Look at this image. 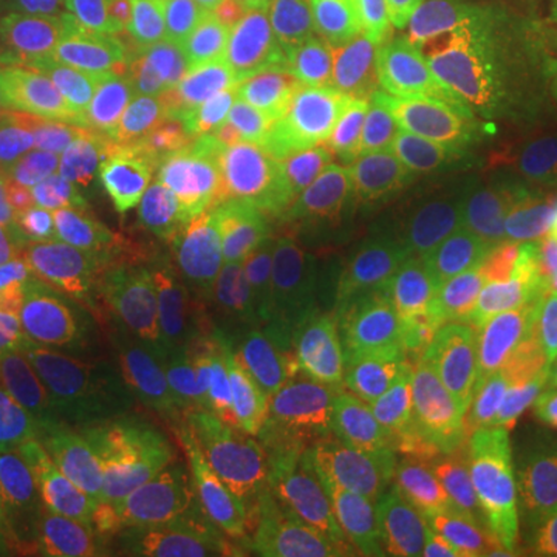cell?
I'll return each instance as SVG.
<instances>
[{
    "instance_id": "cell-1",
    "label": "cell",
    "mask_w": 557,
    "mask_h": 557,
    "mask_svg": "<svg viewBox=\"0 0 557 557\" xmlns=\"http://www.w3.org/2000/svg\"><path fill=\"white\" fill-rule=\"evenodd\" d=\"M449 295L428 267L397 270L313 335V359L354 391L379 443L440 406L437 317Z\"/></svg>"
},
{
    "instance_id": "cell-2",
    "label": "cell",
    "mask_w": 557,
    "mask_h": 557,
    "mask_svg": "<svg viewBox=\"0 0 557 557\" xmlns=\"http://www.w3.org/2000/svg\"><path fill=\"white\" fill-rule=\"evenodd\" d=\"M443 387L449 399L496 403L533 431L557 434V319L520 288L478 282L440 307Z\"/></svg>"
},
{
    "instance_id": "cell-3",
    "label": "cell",
    "mask_w": 557,
    "mask_h": 557,
    "mask_svg": "<svg viewBox=\"0 0 557 557\" xmlns=\"http://www.w3.org/2000/svg\"><path fill=\"white\" fill-rule=\"evenodd\" d=\"M449 124L486 161L530 139L557 137V81L536 35V0H498L490 32L461 57Z\"/></svg>"
},
{
    "instance_id": "cell-4",
    "label": "cell",
    "mask_w": 557,
    "mask_h": 557,
    "mask_svg": "<svg viewBox=\"0 0 557 557\" xmlns=\"http://www.w3.org/2000/svg\"><path fill=\"white\" fill-rule=\"evenodd\" d=\"M273 87L245 84L230 69H208L164 57L134 25V53L121 75L106 115L131 131L186 149H255Z\"/></svg>"
},
{
    "instance_id": "cell-5",
    "label": "cell",
    "mask_w": 557,
    "mask_h": 557,
    "mask_svg": "<svg viewBox=\"0 0 557 557\" xmlns=\"http://www.w3.org/2000/svg\"><path fill=\"white\" fill-rule=\"evenodd\" d=\"M134 53V25L72 32L20 25L0 40V121L10 131L60 134L69 121L102 115Z\"/></svg>"
},
{
    "instance_id": "cell-6",
    "label": "cell",
    "mask_w": 557,
    "mask_h": 557,
    "mask_svg": "<svg viewBox=\"0 0 557 557\" xmlns=\"http://www.w3.org/2000/svg\"><path fill=\"white\" fill-rule=\"evenodd\" d=\"M0 174L13 218L171 255L168 236L139 214L106 161L81 143L16 131L0 139Z\"/></svg>"
},
{
    "instance_id": "cell-7",
    "label": "cell",
    "mask_w": 557,
    "mask_h": 557,
    "mask_svg": "<svg viewBox=\"0 0 557 557\" xmlns=\"http://www.w3.org/2000/svg\"><path fill=\"white\" fill-rule=\"evenodd\" d=\"M347 527L366 557H434L446 533L443 478L428 418L384 437L341 480Z\"/></svg>"
},
{
    "instance_id": "cell-8",
    "label": "cell",
    "mask_w": 557,
    "mask_h": 557,
    "mask_svg": "<svg viewBox=\"0 0 557 557\" xmlns=\"http://www.w3.org/2000/svg\"><path fill=\"white\" fill-rule=\"evenodd\" d=\"M40 515L75 557H201L223 530L199 508L152 496L119 478L57 483Z\"/></svg>"
},
{
    "instance_id": "cell-9",
    "label": "cell",
    "mask_w": 557,
    "mask_h": 557,
    "mask_svg": "<svg viewBox=\"0 0 557 557\" xmlns=\"http://www.w3.org/2000/svg\"><path fill=\"white\" fill-rule=\"evenodd\" d=\"M424 418L434 437L449 527L486 523L498 505L539 474L536 431L505 406L449 399Z\"/></svg>"
},
{
    "instance_id": "cell-10",
    "label": "cell",
    "mask_w": 557,
    "mask_h": 557,
    "mask_svg": "<svg viewBox=\"0 0 557 557\" xmlns=\"http://www.w3.org/2000/svg\"><path fill=\"white\" fill-rule=\"evenodd\" d=\"M307 341L310 332L263 295L230 285L218 313L201 325L199 359L239 428L276 409L298 375Z\"/></svg>"
},
{
    "instance_id": "cell-11",
    "label": "cell",
    "mask_w": 557,
    "mask_h": 557,
    "mask_svg": "<svg viewBox=\"0 0 557 557\" xmlns=\"http://www.w3.org/2000/svg\"><path fill=\"white\" fill-rule=\"evenodd\" d=\"M270 177L251 149L214 146L199 161L171 223V255L226 278L242 233L267 196Z\"/></svg>"
},
{
    "instance_id": "cell-12",
    "label": "cell",
    "mask_w": 557,
    "mask_h": 557,
    "mask_svg": "<svg viewBox=\"0 0 557 557\" xmlns=\"http://www.w3.org/2000/svg\"><path fill=\"white\" fill-rule=\"evenodd\" d=\"M230 282L174 258L124 304L119 350L171 379L193 354L201 325L218 313Z\"/></svg>"
},
{
    "instance_id": "cell-13",
    "label": "cell",
    "mask_w": 557,
    "mask_h": 557,
    "mask_svg": "<svg viewBox=\"0 0 557 557\" xmlns=\"http://www.w3.org/2000/svg\"><path fill=\"white\" fill-rule=\"evenodd\" d=\"M276 412L282 449L332 483H341L379 446L354 391L317 359L292 379Z\"/></svg>"
},
{
    "instance_id": "cell-14",
    "label": "cell",
    "mask_w": 557,
    "mask_h": 557,
    "mask_svg": "<svg viewBox=\"0 0 557 557\" xmlns=\"http://www.w3.org/2000/svg\"><path fill=\"white\" fill-rule=\"evenodd\" d=\"M474 168L478 159L471 146L461 139L449 119L416 124L394 137L379 139V146L347 177L359 211L354 236H359L372 220L394 214L440 183L471 174Z\"/></svg>"
},
{
    "instance_id": "cell-15",
    "label": "cell",
    "mask_w": 557,
    "mask_h": 557,
    "mask_svg": "<svg viewBox=\"0 0 557 557\" xmlns=\"http://www.w3.org/2000/svg\"><path fill=\"white\" fill-rule=\"evenodd\" d=\"M53 137L72 139L87 149H94L106 168L115 174L121 189L137 205V211L149 220L159 233L168 236L171 223L177 218L180 205L186 199V189L199 161L214 149H186L164 139L149 137L115 124L106 112L90 119L69 121ZM171 242V236H168Z\"/></svg>"
},
{
    "instance_id": "cell-16",
    "label": "cell",
    "mask_w": 557,
    "mask_h": 557,
    "mask_svg": "<svg viewBox=\"0 0 557 557\" xmlns=\"http://www.w3.org/2000/svg\"><path fill=\"white\" fill-rule=\"evenodd\" d=\"M332 236V220L319 193L276 189L260 201L248 230L242 233L226 282L245 295L270 292L313 258Z\"/></svg>"
},
{
    "instance_id": "cell-17",
    "label": "cell",
    "mask_w": 557,
    "mask_h": 557,
    "mask_svg": "<svg viewBox=\"0 0 557 557\" xmlns=\"http://www.w3.org/2000/svg\"><path fill=\"white\" fill-rule=\"evenodd\" d=\"M458 65L461 57L443 47L424 22H412L397 50L366 87L379 139L446 119L456 94Z\"/></svg>"
},
{
    "instance_id": "cell-18",
    "label": "cell",
    "mask_w": 557,
    "mask_h": 557,
    "mask_svg": "<svg viewBox=\"0 0 557 557\" xmlns=\"http://www.w3.org/2000/svg\"><path fill=\"white\" fill-rule=\"evenodd\" d=\"M384 273L357 236H332L282 285L260 292L273 307L300 322L310 338L344 307L379 292Z\"/></svg>"
},
{
    "instance_id": "cell-19",
    "label": "cell",
    "mask_w": 557,
    "mask_h": 557,
    "mask_svg": "<svg viewBox=\"0 0 557 557\" xmlns=\"http://www.w3.org/2000/svg\"><path fill=\"white\" fill-rule=\"evenodd\" d=\"M28 236L50 251L69 273L72 298L94 300L106 307H121L137 295L139 288L174 260L156 248H143L131 242H109L69 233L47 223H25Z\"/></svg>"
},
{
    "instance_id": "cell-20",
    "label": "cell",
    "mask_w": 557,
    "mask_h": 557,
    "mask_svg": "<svg viewBox=\"0 0 557 557\" xmlns=\"http://www.w3.org/2000/svg\"><path fill=\"white\" fill-rule=\"evenodd\" d=\"M474 174V171H471ZM471 174L446 180L431 193L418 196L406 208L387 218L372 220L357 239L366 242L369 255L384 273H397L409 267H424L437 258L446 245H453L458 220L465 214L474 183Z\"/></svg>"
},
{
    "instance_id": "cell-21",
    "label": "cell",
    "mask_w": 557,
    "mask_h": 557,
    "mask_svg": "<svg viewBox=\"0 0 557 557\" xmlns=\"http://www.w3.org/2000/svg\"><path fill=\"white\" fill-rule=\"evenodd\" d=\"M255 62L282 97L329 78L332 40L325 0H263V38Z\"/></svg>"
},
{
    "instance_id": "cell-22",
    "label": "cell",
    "mask_w": 557,
    "mask_h": 557,
    "mask_svg": "<svg viewBox=\"0 0 557 557\" xmlns=\"http://www.w3.org/2000/svg\"><path fill=\"white\" fill-rule=\"evenodd\" d=\"M474 196L527 223L542 239L557 236V137L530 139L480 161Z\"/></svg>"
},
{
    "instance_id": "cell-23",
    "label": "cell",
    "mask_w": 557,
    "mask_h": 557,
    "mask_svg": "<svg viewBox=\"0 0 557 557\" xmlns=\"http://www.w3.org/2000/svg\"><path fill=\"white\" fill-rule=\"evenodd\" d=\"M285 106L307 131V137L313 139L332 174V183L350 177L359 161L379 146V127L366 102V90L335 75L317 81L298 94H288Z\"/></svg>"
},
{
    "instance_id": "cell-24",
    "label": "cell",
    "mask_w": 557,
    "mask_h": 557,
    "mask_svg": "<svg viewBox=\"0 0 557 557\" xmlns=\"http://www.w3.org/2000/svg\"><path fill=\"white\" fill-rule=\"evenodd\" d=\"M69 409L81 416L112 421L121 416L174 418V399L161 379L124 350H100L62 375Z\"/></svg>"
},
{
    "instance_id": "cell-25",
    "label": "cell",
    "mask_w": 557,
    "mask_h": 557,
    "mask_svg": "<svg viewBox=\"0 0 557 557\" xmlns=\"http://www.w3.org/2000/svg\"><path fill=\"white\" fill-rule=\"evenodd\" d=\"M119 319L115 307L94 300L53 304L13 338V357L62 379L119 338Z\"/></svg>"
},
{
    "instance_id": "cell-26",
    "label": "cell",
    "mask_w": 557,
    "mask_h": 557,
    "mask_svg": "<svg viewBox=\"0 0 557 557\" xmlns=\"http://www.w3.org/2000/svg\"><path fill=\"white\" fill-rule=\"evenodd\" d=\"M325 7L332 75L366 90L397 50L412 20H406L391 0H325Z\"/></svg>"
},
{
    "instance_id": "cell-27",
    "label": "cell",
    "mask_w": 557,
    "mask_h": 557,
    "mask_svg": "<svg viewBox=\"0 0 557 557\" xmlns=\"http://www.w3.org/2000/svg\"><path fill=\"white\" fill-rule=\"evenodd\" d=\"M69 292V273L28 236L25 223L0 233V325L16 338Z\"/></svg>"
},
{
    "instance_id": "cell-28",
    "label": "cell",
    "mask_w": 557,
    "mask_h": 557,
    "mask_svg": "<svg viewBox=\"0 0 557 557\" xmlns=\"http://www.w3.org/2000/svg\"><path fill=\"white\" fill-rule=\"evenodd\" d=\"M456 242L478 260L486 282L508 288H523L545 251V239L536 236L527 223L483 199L468 201L458 220Z\"/></svg>"
},
{
    "instance_id": "cell-29",
    "label": "cell",
    "mask_w": 557,
    "mask_h": 557,
    "mask_svg": "<svg viewBox=\"0 0 557 557\" xmlns=\"http://www.w3.org/2000/svg\"><path fill=\"white\" fill-rule=\"evenodd\" d=\"M218 0H131V16L164 57L230 69L218 35Z\"/></svg>"
},
{
    "instance_id": "cell-30",
    "label": "cell",
    "mask_w": 557,
    "mask_h": 557,
    "mask_svg": "<svg viewBox=\"0 0 557 557\" xmlns=\"http://www.w3.org/2000/svg\"><path fill=\"white\" fill-rule=\"evenodd\" d=\"M255 156L263 164L273 189H295V193H319L332 183L325 161L300 127L285 97L258 121L255 134Z\"/></svg>"
},
{
    "instance_id": "cell-31",
    "label": "cell",
    "mask_w": 557,
    "mask_h": 557,
    "mask_svg": "<svg viewBox=\"0 0 557 557\" xmlns=\"http://www.w3.org/2000/svg\"><path fill=\"white\" fill-rule=\"evenodd\" d=\"M32 449L60 483H90L115 478L106 424L81 412H62L32 428Z\"/></svg>"
},
{
    "instance_id": "cell-32",
    "label": "cell",
    "mask_w": 557,
    "mask_h": 557,
    "mask_svg": "<svg viewBox=\"0 0 557 557\" xmlns=\"http://www.w3.org/2000/svg\"><path fill=\"white\" fill-rule=\"evenodd\" d=\"M548 490H552V478L539 471L493 511V518L486 520L493 557H542Z\"/></svg>"
},
{
    "instance_id": "cell-33",
    "label": "cell",
    "mask_w": 557,
    "mask_h": 557,
    "mask_svg": "<svg viewBox=\"0 0 557 557\" xmlns=\"http://www.w3.org/2000/svg\"><path fill=\"white\" fill-rule=\"evenodd\" d=\"M131 0H0V13L22 25L72 28V32H121Z\"/></svg>"
},
{
    "instance_id": "cell-34",
    "label": "cell",
    "mask_w": 557,
    "mask_h": 557,
    "mask_svg": "<svg viewBox=\"0 0 557 557\" xmlns=\"http://www.w3.org/2000/svg\"><path fill=\"white\" fill-rule=\"evenodd\" d=\"M57 483L60 480L44 468L32 446L25 453L0 449V530L22 518L40 515L44 498Z\"/></svg>"
},
{
    "instance_id": "cell-35",
    "label": "cell",
    "mask_w": 557,
    "mask_h": 557,
    "mask_svg": "<svg viewBox=\"0 0 557 557\" xmlns=\"http://www.w3.org/2000/svg\"><path fill=\"white\" fill-rule=\"evenodd\" d=\"M201 557H307L298 533H285L278 520H251L220 530Z\"/></svg>"
},
{
    "instance_id": "cell-36",
    "label": "cell",
    "mask_w": 557,
    "mask_h": 557,
    "mask_svg": "<svg viewBox=\"0 0 557 557\" xmlns=\"http://www.w3.org/2000/svg\"><path fill=\"white\" fill-rule=\"evenodd\" d=\"M496 13L498 0H446L424 25L443 47H449L456 57H465L490 32Z\"/></svg>"
},
{
    "instance_id": "cell-37",
    "label": "cell",
    "mask_w": 557,
    "mask_h": 557,
    "mask_svg": "<svg viewBox=\"0 0 557 557\" xmlns=\"http://www.w3.org/2000/svg\"><path fill=\"white\" fill-rule=\"evenodd\" d=\"M10 375H13L16 403H20V409L25 412L32 428L47 424L62 412H69V399H65L60 375H50V372H44V369L13 357V354H10Z\"/></svg>"
},
{
    "instance_id": "cell-38",
    "label": "cell",
    "mask_w": 557,
    "mask_h": 557,
    "mask_svg": "<svg viewBox=\"0 0 557 557\" xmlns=\"http://www.w3.org/2000/svg\"><path fill=\"white\" fill-rule=\"evenodd\" d=\"M214 20L230 69L255 60L263 38V0H218Z\"/></svg>"
},
{
    "instance_id": "cell-39",
    "label": "cell",
    "mask_w": 557,
    "mask_h": 557,
    "mask_svg": "<svg viewBox=\"0 0 557 557\" xmlns=\"http://www.w3.org/2000/svg\"><path fill=\"white\" fill-rule=\"evenodd\" d=\"M62 545L57 527L47 515H32L0 530V557H62Z\"/></svg>"
},
{
    "instance_id": "cell-40",
    "label": "cell",
    "mask_w": 557,
    "mask_h": 557,
    "mask_svg": "<svg viewBox=\"0 0 557 557\" xmlns=\"http://www.w3.org/2000/svg\"><path fill=\"white\" fill-rule=\"evenodd\" d=\"M307 557H366L359 552L350 527H344L329 511H313L298 530Z\"/></svg>"
},
{
    "instance_id": "cell-41",
    "label": "cell",
    "mask_w": 557,
    "mask_h": 557,
    "mask_svg": "<svg viewBox=\"0 0 557 557\" xmlns=\"http://www.w3.org/2000/svg\"><path fill=\"white\" fill-rule=\"evenodd\" d=\"M32 446V424L16 403L13 375H10V357L0 359V449L7 453H25Z\"/></svg>"
},
{
    "instance_id": "cell-42",
    "label": "cell",
    "mask_w": 557,
    "mask_h": 557,
    "mask_svg": "<svg viewBox=\"0 0 557 557\" xmlns=\"http://www.w3.org/2000/svg\"><path fill=\"white\" fill-rule=\"evenodd\" d=\"M424 267H428L446 288H453V292H461V288H471V285H478V282H486L483 273H480L478 260L471 258L456 239H453V245H446L431 263H424Z\"/></svg>"
},
{
    "instance_id": "cell-43",
    "label": "cell",
    "mask_w": 557,
    "mask_h": 557,
    "mask_svg": "<svg viewBox=\"0 0 557 557\" xmlns=\"http://www.w3.org/2000/svg\"><path fill=\"white\" fill-rule=\"evenodd\" d=\"M527 298L536 304L542 313L557 319V236L545 242V251L533 267V273L527 278V285L520 288Z\"/></svg>"
},
{
    "instance_id": "cell-44",
    "label": "cell",
    "mask_w": 557,
    "mask_h": 557,
    "mask_svg": "<svg viewBox=\"0 0 557 557\" xmlns=\"http://www.w3.org/2000/svg\"><path fill=\"white\" fill-rule=\"evenodd\" d=\"M434 557H493L486 523H453L440 539Z\"/></svg>"
},
{
    "instance_id": "cell-45",
    "label": "cell",
    "mask_w": 557,
    "mask_h": 557,
    "mask_svg": "<svg viewBox=\"0 0 557 557\" xmlns=\"http://www.w3.org/2000/svg\"><path fill=\"white\" fill-rule=\"evenodd\" d=\"M536 35L557 81V0H536Z\"/></svg>"
},
{
    "instance_id": "cell-46",
    "label": "cell",
    "mask_w": 557,
    "mask_h": 557,
    "mask_svg": "<svg viewBox=\"0 0 557 557\" xmlns=\"http://www.w3.org/2000/svg\"><path fill=\"white\" fill-rule=\"evenodd\" d=\"M542 557H557V478H552V490H548V508H545V542H542Z\"/></svg>"
},
{
    "instance_id": "cell-47",
    "label": "cell",
    "mask_w": 557,
    "mask_h": 557,
    "mask_svg": "<svg viewBox=\"0 0 557 557\" xmlns=\"http://www.w3.org/2000/svg\"><path fill=\"white\" fill-rule=\"evenodd\" d=\"M394 7H397L399 13L406 16V20L412 22H428L434 16V10H440L446 0H391Z\"/></svg>"
},
{
    "instance_id": "cell-48",
    "label": "cell",
    "mask_w": 557,
    "mask_h": 557,
    "mask_svg": "<svg viewBox=\"0 0 557 557\" xmlns=\"http://www.w3.org/2000/svg\"><path fill=\"white\" fill-rule=\"evenodd\" d=\"M13 211H10V201H7V189H3V174H0V233L13 223Z\"/></svg>"
},
{
    "instance_id": "cell-49",
    "label": "cell",
    "mask_w": 557,
    "mask_h": 557,
    "mask_svg": "<svg viewBox=\"0 0 557 557\" xmlns=\"http://www.w3.org/2000/svg\"><path fill=\"white\" fill-rule=\"evenodd\" d=\"M13 354V335L0 325V359H7Z\"/></svg>"
},
{
    "instance_id": "cell-50",
    "label": "cell",
    "mask_w": 557,
    "mask_h": 557,
    "mask_svg": "<svg viewBox=\"0 0 557 557\" xmlns=\"http://www.w3.org/2000/svg\"><path fill=\"white\" fill-rule=\"evenodd\" d=\"M62 557H75V555H62Z\"/></svg>"
}]
</instances>
